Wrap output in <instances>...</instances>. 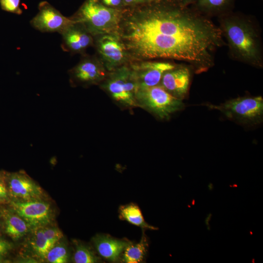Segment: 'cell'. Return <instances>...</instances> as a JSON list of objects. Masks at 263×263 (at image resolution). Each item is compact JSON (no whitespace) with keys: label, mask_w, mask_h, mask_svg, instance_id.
Segmentation results:
<instances>
[{"label":"cell","mask_w":263,"mask_h":263,"mask_svg":"<svg viewBox=\"0 0 263 263\" xmlns=\"http://www.w3.org/2000/svg\"><path fill=\"white\" fill-rule=\"evenodd\" d=\"M55 244L48 252L46 260L51 263H65L69 258L68 252L65 245L62 244Z\"/></svg>","instance_id":"22"},{"label":"cell","mask_w":263,"mask_h":263,"mask_svg":"<svg viewBox=\"0 0 263 263\" xmlns=\"http://www.w3.org/2000/svg\"><path fill=\"white\" fill-rule=\"evenodd\" d=\"M148 241L143 233L140 242L135 244L129 242L123 252L122 261L126 263H137L143 261L147 251Z\"/></svg>","instance_id":"19"},{"label":"cell","mask_w":263,"mask_h":263,"mask_svg":"<svg viewBox=\"0 0 263 263\" xmlns=\"http://www.w3.org/2000/svg\"><path fill=\"white\" fill-rule=\"evenodd\" d=\"M236 0H197L192 6L209 18L219 17L234 11Z\"/></svg>","instance_id":"17"},{"label":"cell","mask_w":263,"mask_h":263,"mask_svg":"<svg viewBox=\"0 0 263 263\" xmlns=\"http://www.w3.org/2000/svg\"><path fill=\"white\" fill-rule=\"evenodd\" d=\"M20 1V0H0V5L2 10L21 15L22 11L19 7Z\"/></svg>","instance_id":"24"},{"label":"cell","mask_w":263,"mask_h":263,"mask_svg":"<svg viewBox=\"0 0 263 263\" xmlns=\"http://www.w3.org/2000/svg\"><path fill=\"white\" fill-rule=\"evenodd\" d=\"M75 250L74 261L76 263H94L99 261V258L86 245L75 241Z\"/></svg>","instance_id":"21"},{"label":"cell","mask_w":263,"mask_h":263,"mask_svg":"<svg viewBox=\"0 0 263 263\" xmlns=\"http://www.w3.org/2000/svg\"><path fill=\"white\" fill-rule=\"evenodd\" d=\"M117 34L131 61H181L197 74L214 65V53L226 45L210 18L173 0H154L124 9Z\"/></svg>","instance_id":"1"},{"label":"cell","mask_w":263,"mask_h":263,"mask_svg":"<svg viewBox=\"0 0 263 263\" xmlns=\"http://www.w3.org/2000/svg\"><path fill=\"white\" fill-rule=\"evenodd\" d=\"M30 244L33 251L39 258L46 259L51 246L45 236L42 227L32 229Z\"/></svg>","instance_id":"20"},{"label":"cell","mask_w":263,"mask_h":263,"mask_svg":"<svg viewBox=\"0 0 263 263\" xmlns=\"http://www.w3.org/2000/svg\"><path fill=\"white\" fill-rule=\"evenodd\" d=\"M60 35L62 50L72 54L84 55L86 49L94 45V37L81 24L74 20Z\"/></svg>","instance_id":"14"},{"label":"cell","mask_w":263,"mask_h":263,"mask_svg":"<svg viewBox=\"0 0 263 263\" xmlns=\"http://www.w3.org/2000/svg\"><path fill=\"white\" fill-rule=\"evenodd\" d=\"M124 4H133L136 3H139L140 2L143 1V0H122ZM146 2V0H145Z\"/></svg>","instance_id":"29"},{"label":"cell","mask_w":263,"mask_h":263,"mask_svg":"<svg viewBox=\"0 0 263 263\" xmlns=\"http://www.w3.org/2000/svg\"><path fill=\"white\" fill-rule=\"evenodd\" d=\"M129 65L138 88H141L159 84L163 74L177 65L166 61L142 60L131 61Z\"/></svg>","instance_id":"11"},{"label":"cell","mask_w":263,"mask_h":263,"mask_svg":"<svg viewBox=\"0 0 263 263\" xmlns=\"http://www.w3.org/2000/svg\"><path fill=\"white\" fill-rule=\"evenodd\" d=\"M98 254L103 258L113 262L118 261L129 243L128 241L112 238L108 235L97 234L92 239Z\"/></svg>","instance_id":"15"},{"label":"cell","mask_w":263,"mask_h":263,"mask_svg":"<svg viewBox=\"0 0 263 263\" xmlns=\"http://www.w3.org/2000/svg\"><path fill=\"white\" fill-rule=\"evenodd\" d=\"M38 12L30 20L31 25L42 33L57 32L60 34L73 20L63 16L46 1H41Z\"/></svg>","instance_id":"12"},{"label":"cell","mask_w":263,"mask_h":263,"mask_svg":"<svg viewBox=\"0 0 263 263\" xmlns=\"http://www.w3.org/2000/svg\"><path fill=\"white\" fill-rule=\"evenodd\" d=\"M104 5L111 8H120L124 4L122 0H99Z\"/></svg>","instance_id":"27"},{"label":"cell","mask_w":263,"mask_h":263,"mask_svg":"<svg viewBox=\"0 0 263 263\" xmlns=\"http://www.w3.org/2000/svg\"><path fill=\"white\" fill-rule=\"evenodd\" d=\"M136 100L138 108L160 120H169L172 114L185 107L182 100L171 95L159 84L138 88Z\"/></svg>","instance_id":"5"},{"label":"cell","mask_w":263,"mask_h":263,"mask_svg":"<svg viewBox=\"0 0 263 263\" xmlns=\"http://www.w3.org/2000/svg\"><path fill=\"white\" fill-rule=\"evenodd\" d=\"M12 248V245L11 243L0 238V261L8 254Z\"/></svg>","instance_id":"26"},{"label":"cell","mask_w":263,"mask_h":263,"mask_svg":"<svg viewBox=\"0 0 263 263\" xmlns=\"http://www.w3.org/2000/svg\"><path fill=\"white\" fill-rule=\"evenodd\" d=\"M5 178L8 195L12 200H40L44 195L41 188L24 172L6 173Z\"/></svg>","instance_id":"10"},{"label":"cell","mask_w":263,"mask_h":263,"mask_svg":"<svg viewBox=\"0 0 263 263\" xmlns=\"http://www.w3.org/2000/svg\"><path fill=\"white\" fill-rule=\"evenodd\" d=\"M5 233L13 240H18L25 235L30 227L26 222L12 210L1 211Z\"/></svg>","instance_id":"16"},{"label":"cell","mask_w":263,"mask_h":263,"mask_svg":"<svg viewBox=\"0 0 263 263\" xmlns=\"http://www.w3.org/2000/svg\"><path fill=\"white\" fill-rule=\"evenodd\" d=\"M98 57L108 72L131 62L126 48L117 33L94 37Z\"/></svg>","instance_id":"7"},{"label":"cell","mask_w":263,"mask_h":263,"mask_svg":"<svg viewBox=\"0 0 263 263\" xmlns=\"http://www.w3.org/2000/svg\"><path fill=\"white\" fill-rule=\"evenodd\" d=\"M108 71L97 56L83 55L80 61L69 70V81L73 87L99 85Z\"/></svg>","instance_id":"8"},{"label":"cell","mask_w":263,"mask_h":263,"mask_svg":"<svg viewBox=\"0 0 263 263\" xmlns=\"http://www.w3.org/2000/svg\"><path fill=\"white\" fill-rule=\"evenodd\" d=\"M226 40L228 55L234 60L256 68H263L261 27L253 16L234 11L217 17Z\"/></svg>","instance_id":"2"},{"label":"cell","mask_w":263,"mask_h":263,"mask_svg":"<svg viewBox=\"0 0 263 263\" xmlns=\"http://www.w3.org/2000/svg\"><path fill=\"white\" fill-rule=\"evenodd\" d=\"M11 210L22 218L30 228L45 226L52 219L50 205L42 200L30 201L11 200Z\"/></svg>","instance_id":"9"},{"label":"cell","mask_w":263,"mask_h":263,"mask_svg":"<svg viewBox=\"0 0 263 263\" xmlns=\"http://www.w3.org/2000/svg\"><path fill=\"white\" fill-rule=\"evenodd\" d=\"M99 86L120 109L132 112L138 108V86L129 64L108 72Z\"/></svg>","instance_id":"4"},{"label":"cell","mask_w":263,"mask_h":263,"mask_svg":"<svg viewBox=\"0 0 263 263\" xmlns=\"http://www.w3.org/2000/svg\"><path fill=\"white\" fill-rule=\"evenodd\" d=\"M124 9L107 7L99 0H86L70 18L93 36L117 33Z\"/></svg>","instance_id":"3"},{"label":"cell","mask_w":263,"mask_h":263,"mask_svg":"<svg viewBox=\"0 0 263 263\" xmlns=\"http://www.w3.org/2000/svg\"><path fill=\"white\" fill-rule=\"evenodd\" d=\"M178 4L182 6H190L193 5L197 0H173Z\"/></svg>","instance_id":"28"},{"label":"cell","mask_w":263,"mask_h":263,"mask_svg":"<svg viewBox=\"0 0 263 263\" xmlns=\"http://www.w3.org/2000/svg\"><path fill=\"white\" fill-rule=\"evenodd\" d=\"M120 218L142 228L156 229V228L147 224L139 207L134 204L121 206L119 209Z\"/></svg>","instance_id":"18"},{"label":"cell","mask_w":263,"mask_h":263,"mask_svg":"<svg viewBox=\"0 0 263 263\" xmlns=\"http://www.w3.org/2000/svg\"><path fill=\"white\" fill-rule=\"evenodd\" d=\"M44 234L49 242L51 248L58 243L63 237L61 231L56 227H42Z\"/></svg>","instance_id":"23"},{"label":"cell","mask_w":263,"mask_h":263,"mask_svg":"<svg viewBox=\"0 0 263 263\" xmlns=\"http://www.w3.org/2000/svg\"><path fill=\"white\" fill-rule=\"evenodd\" d=\"M5 174V172L0 171V203L6 202L9 199L6 182Z\"/></svg>","instance_id":"25"},{"label":"cell","mask_w":263,"mask_h":263,"mask_svg":"<svg viewBox=\"0 0 263 263\" xmlns=\"http://www.w3.org/2000/svg\"><path fill=\"white\" fill-rule=\"evenodd\" d=\"M206 106L242 125L254 126L263 121V98L261 96L239 97L219 105L206 104Z\"/></svg>","instance_id":"6"},{"label":"cell","mask_w":263,"mask_h":263,"mask_svg":"<svg viewBox=\"0 0 263 263\" xmlns=\"http://www.w3.org/2000/svg\"><path fill=\"white\" fill-rule=\"evenodd\" d=\"M191 70L188 65H177L163 74L159 85L173 96L183 100L188 92Z\"/></svg>","instance_id":"13"}]
</instances>
